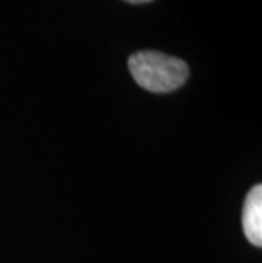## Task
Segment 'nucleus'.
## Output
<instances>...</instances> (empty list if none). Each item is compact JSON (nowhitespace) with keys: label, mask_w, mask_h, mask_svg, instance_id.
Segmentation results:
<instances>
[{"label":"nucleus","mask_w":262,"mask_h":263,"mask_svg":"<svg viewBox=\"0 0 262 263\" xmlns=\"http://www.w3.org/2000/svg\"><path fill=\"white\" fill-rule=\"evenodd\" d=\"M128 68L138 85L153 93L174 92L189 78L186 61L150 49L131 54L128 60Z\"/></svg>","instance_id":"1"},{"label":"nucleus","mask_w":262,"mask_h":263,"mask_svg":"<svg viewBox=\"0 0 262 263\" xmlns=\"http://www.w3.org/2000/svg\"><path fill=\"white\" fill-rule=\"evenodd\" d=\"M243 233L250 243L262 246V185H254L245 197L242 214Z\"/></svg>","instance_id":"2"},{"label":"nucleus","mask_w":262,"mask_h":263,"mask_svg":"<svg viewBox=\"0 0 262 263\" xmlns=\"http://www.w3.org/2000/svg\"><path fill=\"white\" fill-rule=\"evenodd\" d=\"M125 2L133 4V5H138V4H148V2H152V0H125Z\"/></svg>","instance_id":"3"}]
</instances>
